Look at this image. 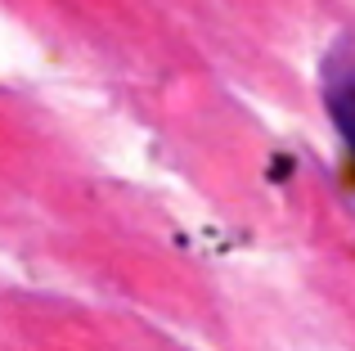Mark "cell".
<instances>
[{
	"mask_svg": "<svg viewBox=\"0 0 355 351\" xmlns=\"http://www.w3.org/2000/svg\"><path fill=\"white\" fill-rule=\"evenodd\" d=\"M329 113H333V122H338L342 140H347L351 153H355V81H342L329 95Z\"/></svg>",
	"mask_w": 355,
	"mask_h": 351,
	"instance_id": "6da1fadb",
	"label": "cell"
}]
</instances>
